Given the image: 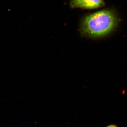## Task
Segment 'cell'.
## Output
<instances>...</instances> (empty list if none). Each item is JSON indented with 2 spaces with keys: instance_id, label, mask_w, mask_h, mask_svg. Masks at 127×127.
Here are the masks:
<instances>
[{
  "instance_id": "cell-1",
  "label": "cell",
  "mask_w": 127,
  "mask_h": 127,
  "mask_svg": "<svg viewBox=\"0 0 127 127\" xmlns=\"http://www.w3.org/2000/svg\"><path fill=\"white\" fill-rule=\"evenodd\" d=\"M118 22L117 17L112 11H99L84 17L81 24V32L89 37H102L113 31Z\"/></svg>"
},
{
  "instance_id": "cell-2",
  "label": "cell",
  "mask_w": 127,
  "mask_h": 127,
  "mask_svg": "<svg viewBox=\"0 0 127 127\" xmlns=\"http://www.w3.org/2000/svg\"><path fill=\"white\" fill-rule=\"evenodd\" d=\"M103 0H71L70 5L72 8L91 9L98 8L104 5Z\"/></svg>"
},
{
  "instance_id": "cell-3",
  "label": "cell",
  "mask_w": 127,
  "mask_h": 127,
  "mask_svg": "<svg viewBox=\"0 0 127 127\" xmlns=\"http://www.w3.org/2000/svg\"><path fill=\"white\" fill-rule=\"evenodd\" d=\"M106 127H118L116 125H111L108 126Z\"/></svg>"
}]
</instances>
